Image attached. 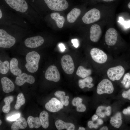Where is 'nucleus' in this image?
Here are the masks:
<instances>
[{"mask_svg": "<svg viewBox=\"0 0 130 130\" xmlns=\"http://www.w3.org/2000/svg\"><path fill=\"white\" fill-rule=\"evenodd\" d=\"M90 54L93 59L96 62L100 64L106 62L107 59L106 54L103 51L96 48H94L90 51Z\"/></svg>", "mask_w": 130, "mask_h": 130, "instance_id": "obj_9", "label": "nucleus"}, {"mask_svg": "<svg viewBox=\"0 0 130 130\" xmlns=\"http://www.w3.org/2000/svg\"><path fill=\"white\" fill-rule=\"evenodd\" d=\"M98 117L97 115L94 114L92 117V119L93 121H94L96 120L98 118Z\"/></svg>", "mask_w": 130, "mask_h": 130, "instance_id": "obj_44", "label": "nucleus"}, {"mask_svg": "<svg viewBox=\"0 0 130 130\" xmlns=\"http://www.w3.org/2000/svg\"><path fill=\"white\" fill-rule=\"evenodd\" d=\"M86 108L85 105L81 103L76 107V110L78 112H84L85 111Z\"/></svg>", "mask_w": 130, "mask_h": 130, "instance_id": "obj_35", "label": "nucleus"}, {"mask_svg": "<svg viewBox=\"0 0 130 130\" xmlns=\"http://www.w3.org/2000/svg\"><path fill=\"white\" fill-rule=\"evenodd\" d=\"M44 41L42 37L37 36L27 38L25 40L24 43L26 47L33 48L41 46L43 43Z\"/></svg>", "mask_w": 130, "mask_h": 130, "instance_id": "obj_13", "label": "nucleus"}, {"mask_svg": "<svg viewBox=\"0 0 130 130\" xmlns=\"http://www.w3.org/2000/svg\"><path fill=\"white\" fill-rule=\"evenodd\" d=\"M27 122L29 127L32 129L33 128L37 129L41 125L39 118L34 117L30 116L27 118Z\"/></svg>", "mask_w": 130, "mask_h": 130, "instance_id": "obj_23", "label": "nucleus"}, {"mask_svg": "<svg viewBox=\"0 0 130 130\" xmlns=\"http://www.w3.org/2000/svg\"><path fill=\"white\" fill-rule=\"evenodd\" d=\"M35 81V79L31 75H28L25 73H23L16 77L15 83L17 85L21 86L26 82L32 84Z\"/></svg>", "mask_w": 130, "mask_h": 130, "instance_id": "obj_15", "label": "nucleus"}, {"mask_svg": "<svg viewBox=\"0 0 130 130\" xmlns=\"http://www.w3.org/2000/svg\"><path fill=\"white\" fill-rule=\"evenodd\" d=\"M88 127L90 129L94 128L95 129H97L98 127V125L96 124H94L93 121H88L87 123Z\"/></svg>", "mask_w": 130, "mask_h": 130, "instance_id": "obj_38", "label": "nucleus"}, {"mask_svg": "<svg viewBox=\"0 0 130 130\" xmlns=\"http://www.w3.org/2000/svg\"><path fill=\"white\" fill-rule=\"evenodd\" d=\"M83 99L81 98L77 97L74 98L72 101V105L75 106L77 107L80 104L82 103Z\"/></svg>", "mask_w": 130, "mask_h": 130, "instance_id": "obj_32", "label": "nucleus"}, {"mask_svg": "<svg viewBox=\"0 0 130 130\" xmlns=\"http://www.w3.org/2000/svg\"><path fill=\"white\" fill-rule=\"evenodd\" d=\"M0 125H1L2 123V121L1 120H0Z\"/></svg>", "mask_w": 130, "mask_h": 130, "instance_id": "obj_50", "label": "nucleus"}, {"mask_svg": "<svg viewBox=\"0 0 130 130\" xmlns=\"http://www.w3.org/2000/svg\"><path fill=\"white\" fill-rule=\"evenodd\" d=\"M45 77L47 80L54 82H57L59 80L60 75L56 67L51 65L48 67L45 73Z\"/></svg>", "mask_w": 130, "mask_h": 130, "instance_id": "obj_10", "label": "nucleus"}, {"mask_svg": "<svg viewBox=\"0 0 130 130\" xmlns=\"http://www.w3.org/2000/svg\"><path fill=\"white\" fill-rule=\"evenodd\" d=\"M9 63L8 61L6 60L2 62L0 60V72L5 74L8 72L9 68Z\"/></svg>", "mask_w": 130, "mask_h": 130, "instance_id": "obj_29", "label": "nucleus"}, {"mask_svg": "<svg viewBox=\"0 0 130 130\" xmlns=\"http://www.w3.org/2000/svg\"><path fill=\"white\" fill-rule=\"evenodd\" d=\"M25 99L23 94L21 92L20 93L17 97L16 103L14 108L17 110H19L21 107L25 103Z\"/></svg>", "mask_w": 130, "mask_h": 130, "instance_id": "obj_28", "label": "nucleus"}, {"mask_svg": "<svg viewBox=\"0 0 130 130\" xmlns=\"http://www.w3.org/2000/svg\"><path fill=\"white\" fill-rule=\"evenodd\" d=\"M39 118L42 127L44 129L47 128L49 125V115L47 112L45 110L40 113Z\"/></svg>", "mask_w": 130, "mask_h": 130, "instance_id": "obj_25", "label": "nucleus"}, {"mask_svg": "<svg viewBox=\"0 0 130 130\" xmlns=\"http://www.w3.org/2000/svg\"><path fill=\"white\" fill-rule=\"evenodd\" d=\"M123 113L124 115H130V106L124 109L123 110Z\"/></svg>", "mask_w": 130, "mask_h": 130, "instance_id": "obj_41", "label": "nucleus"}, {"mask_svg": "<svg viewBox=\"0 0 130 130\" xmlns=\"http://www.w3.org/2000/svg\"><path fill=\"white\" fill-rule=\"evenodd\" d=\"M69 97L68 96H65L59 99L60 101L63 105L67 106L69 104Z\"/></svg>", "mask_w": 130, "mask_h": 130, "instance_id": "obj_33", "label": "nucleus"}, {"mask_svg": "<svg viewBox=\"0 0 130 130\" xmlns=\"http://www.w3.org/2000/svg\"><path fill=\"white\" fill-rule=\"evenodd\" d=\"M55 96L59 99L65 95V92L63 91H58L54 93Z\"/></svg>", "mask_w": 130, "mask_h": 130, "instance_id": "obj_36", "label": "nucleus"}, {"mask_svg": "<svg viewBox=\"0 0 130 130\" xmlns=\"http://www.w3.org/2000/svg\"><path fill=\"white\" fill-rule=\"evenodd\" d=\"M122 122L121 114L119 112H117L111 117L110 120L111 124L117 128H119L121 126Z\"/></svg>", "mask_w": 130, "mask_h": 130, "instance_id": "obj_22", "label": "nucleus"}, {"mask_svg": "<svg viewBox=\"0 0 130 130\" xmlns=\"http://www.w3.org/2000/svg\"><path fill=\"white\" fill-rule=\"evenodd\" d=\"M18 61L15 58H13L10 62L9 69L11 72L14 75L18 76L22 73L21 70L19 68Z\"/></svg>", "mask_w": 130, "mask_h": 130, "instance_id": "obj_18", "label": "nucleus"}, {"mask_svg": "<svg viewBox=\"0 0 130 130\" xmlns=\"http://www.w3.org/2000/svg\"><path fill=\"white\" fill-rule=\"evenodd\" d=\"M91 73V69H86L82 66H80L78 67L76 72V75L82 78L89 76Z\"/></svg>", "mask_w": 130, "mask_h": 130, "instance_id": "obj_26", "label": "nucleus"}, {"mask_svg": "<svg viewBox=\"0 0 130 130\" xmlns=\"http://www.w3.org/2000/svg\"><path fill=\"white\" fill-rule=\"evenodd\" d=\"M46 109L49 111L55 112H58L63 108V105L60 101L55 98H52L45 105Z\"/></svg>", "mask_w": 130, "mask_h": 130, "instance_id": "obj_11", "label": "nucleus"}, {"mask_svg": "<svg viewBox=\"0 0 130 130\" xmlns=\"http://www.w3.org/2000/svg\"><path fill=\"white\" fill-rule=\"evenodd\" d=\"M121 83L123 84L126 88L130 87V74L129 73H126L124 75Z\"/></svg>", "mask_w": 130, "mask_h": 130, "instance_id": "obj_30", "label": "nucleus"}, {"mask_svg": "<svg viewBox=\"0 0 130 130\" xmlns=\"http://www.w3.org/2000/svg\"><path fill=\"white\" fill-rule=\"evenodd\" d=\"M128 7L130 9V2L128 3Z\"/></svg>", "mask_w": 130, "mask_h": 130, "instance_id": "obj_49", "label": "nucleus"}, {"mask_svg": "<svg viewBox=\"0 0 130 130\" xmlns=\"http://www.w3.org/2000/svg\"><path fill=\"white\" fill-rule=\"evenodd\" d=\"M103 121L101 119H97V124L98 125H101L103 123Z\"/></svg>", "mask_w": 130, "mask_h": 130, "instance_id": "obj_43", "label": "nucleus"}, {"mask_svg": "<svg viewBox=\"0 0 130 130\" xmlns=\"http://www.w3.org/2000/svg\"><path fill=\"white\" fill-rule=\"evenodd\" d=\"M83 80L86 84L91 83L93 81L92 78L91 77L89 76L84 78Z\"/></svg>", "mask_w": 130, "mask_h": 130, "instance_id": "obj_40", "label": "nucleus"}, {"mask_svg": "<svg viewBox=\"0 0 130 130\" xmlns=\"http://www.w3.org/2000/svg\"><path fill=\"white\" fill-rule=\"evenodd\" d=\"M85 130L84 128L82 127H79L78 129L79 130Z\"/></svg>", "mask_w": 130, "mask_h": 130, "instance_id": "obj_47", "label": "nucleus"}, {"mask_svg": "<svg viewBox=\"0 0 130 130\" xmlns=\"http://www.w3.org/2000/svg\"><path fill=\"white\" fill-rule=\"evenodd\" d=\"M16 42L15 38L4 30L0 29V47L10 48L13 46Z\"/></svg>", "mask_w": 130, "mask_h": 130, "instance_id": "obj_2", "label": "nucleus"}, {"mask_svg": "<svg viewBox=\"0 0 130 130\" xmlns=\"http://www.w3.org/2000/svg\"><path fill=\"white\" fill-rule=\"evenodd\" d=\"M122 97L130 100V89L127 91H124L122 93Z\"/></svg>", "mask_w": 130, "mask_h": 130, "instance_id": "obj_37", "label": "nucleus"}, {"mask_svg": "<svg viewBox=\"0 0 130 130\" xmlns=\"http://www.w3.org/2000/svg\"><path fill=\"white\" fill-rule=\"evenodd\" d=\"M20 114L17 113L11 116L8 117L6 118L7 120L11 121H16L20 117Z\"/></svg>", "mask_w": 130, "mask_h": 130, "instance_id": "obj_34", "label": "nucleus"}, {"mask_svg": "<svg viewBox=\"0 0 130 130\" xmlns=\"http://www.w3.org/2000/svg\"><path fill=\"white\" fill-rule=\"evenodd\" d=\"M125 70L121 65L110 68L108 70L107 75L109 78L112 81L119 80L123 75Z\"/></svg>", "mask_w": 130, "mask_h": 130, "instance_id": "obj_8", "label": "nucleus"}, {"mask_svg": "<svg viewBox=\"0 0 130 130\" xmlns=\"http://www.w3.org/2000/svg\"><path fill=\"white\" fill-rule=\"evenodd\" d=\"M40 55L37 52L33 51L28 53L26 57V63L25 67L29 72L34 73L38 70Z\"/></svg>", "mask_w": 130, "mask_h": 130, "instance_id": "obj_1", "label": "nucleus"}, {"mask_svg": "<svg viewBox=\"0 0 130 130\" xmlns=\"http://www.w3.org/2000/svg\"><path fill=\"white\" fill-rule=\"evenodd\" d=\"M101 0L104 2H110L111 1H114L115 0Z\"/></svg>", "mask_w": 130, "mask_h": 130, "instance_id": "obj_46", "label": "nucleus"}, {"mask_svg": "<svg viewBox=\"0 0 130 130\" xmlns=\"http://www.w3.org/2000/svg\"><path fill=\"white\" fill-rule=\"evenodd\" d=\"M51 18L56 22L57 26L59 28H62L65 21L64 17L60 16L59 13L57 12L51 13L50 15Z\"/></svg>", "mask_w": 130, "mask_h": 130, "instance_id": "obj_24", "label": "nucleus"}, {"mask_svg": "<svg viewBox=\"0 0 130 130\" xmlns=\"http://www.w3.org/2000/svg\"><path fill=\"white\" fill-rule=\"evenodd\" d=\"M101 14L98 9L92 8L87 12L82 18L83 22L85 24H89L98 21L100 19Z\"/></svg>", "mask_w": 130, "mask_h": 130, "instance_id": "obj_5", "label": "nucleus"}, {"mask_svg": "<svg viewBox=\"0 0 130 130\" xmlns=\"http://www.w3.org/2000/svg\"><path fill=\"white\" fill-rule=\"evenodd\" d=\"M48 8L53 10L60 11L67 9L68 3L66 0H44Z\"/></svg>", "mask_w": 130, "mask_h": 130, "instance_id": "obj_3", "label": "nucleus"}, {"mask_svg": "<svg viewBox=\"0 0 130 130\" xmlns=\"http://www.w3.org/2000/svg\"><path fill=\"white\" fill-rule=\"evenodd\" d=\"M108 130V128L106 126H103L99 129L100 130Z\"/></svg>", "mask_w": 130, "mask_h": 130, "instance_id": "obj_45", "label": "nucleus"}, {"mask_svg": "<svg viewBox=\"0 0 130 130\" xmlns=\"http://www.w3.org/2000/svg\"><path fill=\"white\" fill-rule=\"evenodd\" d=\"M27 123L24 118L20 117L13 124L11 129L12 130H18L20 129H25L27 126Z\"/></svg>", "mask_w": 130, "mask_h": 130, "instance_id": "obj_20", "label": "nucleus"}, {"mask_svg": "<svg viewBox=\"0 0 130 130\" xmlns=\"http://www.w3.org/2000/svg\"><path fill=\"white\" fill-rule=\"evenodd\" d=\"M111 107L110 106L106 107L103 106H99L97 108L96 113L101 117L104 118L105 116H110L111 113Z\"/></svg>", "mask_w": 130, "mask_h": 130, "instance_id": "obj_19", "label": "nucleus"}, {"mask_svg": "<svg viewBox=\"0 0 130 130\" xmlns=\"http://www.w3.org/2000/svg\"><path fill=\"white\" fill-rule=\"evenodd\" d=\"M118 34L114 28H110L108 29L105 35V39L106 44L109 46H113L116 43L117 38Z\"/></svg>", "mask_w": 130, "mask_h": 130, "instance_id": "obj_12", "label": "nucleus"}, {"mask_svg": "<svg viewBox=\"0 0 130 130\" xmlns=\"http://www.w3.org/2000/svg\"><path fill=\"white\" fill-rule=\"evenodd\" d=\"M55 125L58 130L65 129L67 130H74L75 129V125L70 123L65 122L62 120L58 119L55 122Z\"/></svg>", "mask_w": 130, "mask_h": 130, "instance_id": "obj_17", "label": "nucleus"}, {"mask_svg": "<svg viewBox=\"0 0 130 130\" xmlns=\"http://www.w3.org/2000/svg\"><path fill=\"white\" fill-rule=\"evenodd\" d=\"M71 42L73 46L76 48L78 47L79 46V42L78 39H72L71 40Z\"/></svg>", "mask_w": 130, "mask_h": 130, "instance_id": "obj_39", "label": "nucleus"}, {"mask_svg": "<svg viewBox=\"0 0 130 130\" xmlns=\"http://www.w3.org/2000/svg\"><path fill=\"white\" fill-rule=\"evenodd\" d=\"M90 40L93 42H96L99 40L102 34L101 27L98 24H94L90 28Z\"/></svg>", "mask_w": 130, "mask_h": 130, "instance_id": "obj_14", "label": "nucleus"}, {"mask_svg": "<svg viewBox=\"0 0 130 130\" xmlns=\"http://www.w3.org/2000/svg\"><path fill=\"white\" fill-rule=\"evenodd\" d=\"M62 68L66 74H71L74 72L75 66L72 59L71 56L68 54L64 55L61 59Z\"/></svg>", "mask_w": 130, "mask_h": 130, "instance_id": "obj_4", "label": "nucleus"}, {"mask_svg": "<svg viewBox=\"0 0 130 130\" xmlns=\"http://www.w3.org/2000/svg\"><path fill=\"white\" fill-rule=\"evenodd\" d=\"M12 8L21 13L25 12L28 9V6L25 0H4Z\"/></svg>", "mask_w": 130, "mask_h": 130, "instance_id": "obj_7", "label": "nucleus"}, {"mask_svg": "<svg viewBox=\"0 0 130 130\" xmlns=\"http://www.w3.org/2000/svg\"><path fill=\"white\" fill-rule=\"evenodd\" d=\"M78 85L81 89H83L85 87L89 88H92L94 86V84L92 83L86 84L83 79H80L78 82Z\"/></svg>", "mask_w": 130, "mask_h": 130, "instance_id": "obj_31", "label": "nucleus"}, {"mask_svg": "<svg viewBox=\"0 0 130 130\" xmlns=\"http://www.w3.org/2000/svg\"><path fill=\"white\" fill-rule=\"evenodd\" d=\"M2 16V13L1 9H0V19H1Z\"/></svg>", "mask_w": 130, "mask_h": 130, "instance_id": "obj_48", "label": "nucleus"}, {"mask_svg": "<svg viewBox=\"0 0 130 130\" xmlns=\"http://www.w3.org/2000/svg\"><path fill=\"white\" fill-rule=\"evenodd\" d=\"M114 90L112 82L109 79H105L102 80L98 84L97 92L99 95L104 93L110 94L112 93Z\"/></svg>", "mask_w": 130, "mask_h": 130, "instance_id": "obj_6", "label": "nucleus"}, {"mask_svg": "<svg viewBox=\"0 0 130 130\" xmlns=\"http://www.w3.org/2000/svg\"><path fill=\"white\" fill-rule=\"evenodd\" d=\"M81 13L80 10L75 8L72 10L67 14V21L70 23L74 22Z\"/></svg>", "mask_w": 130, "mask_h": 130, "instance_id": "obj_21", "label": "nucleus"}, {"mask_svg": "<svg viewBox=\"0 0 130 130\" xmlns=\"http://www.w3.org/2000/svg\"><path fill=\"white\" fill-rule=\"evenodd\" d=\"M14 98L13 96H10L5 97L4 99L5 105L2 108L3 112L5 113H8L10 109V104L13 101Z\"/></svg>", "mask_w": 130, "mask_h": 130, "instance_id": "obj_27", "label": "nucleus"}, {"mask_svg": "<svg viewBox=\"0 0 130 130\" xmlns=\"http://www.w3.org/2000/svg\"><path fill=\"white\" fill-rule=\"evenodd\" d=\"M61 51L64 52L65 51L66 48L64 45L62 43H60L58 45Z\"/></svg>", "mask_w": 130, "mask_h": 130, "instance_id": "obj_42", "label": "nucleus"}, {"mask_svg": "<svg viewBox=\"0 0 130 130\" xmlns=\"http://www.w3.org/2000/svg\"><path fill=\"white\" fill-rule=\"evenodd\" d=\"M2 90L6 93H8L13 91L14 90V84L10 79L6 77L2 78L1 80Z\"/></svg>", "mask_w": 130, "mask_h": 130, "instance_id": "obj_16", "label": "nucleus"}]
</instances>
